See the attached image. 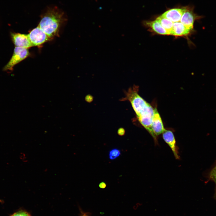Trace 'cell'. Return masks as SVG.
<instances>
[{
	"instance_id": "cell-10",
	"label": "cell",
	"mask_w": 216,
	"mask_h": 216,
	"mask_svg": "<svg viewBox=\"0 0 216 216\" xmlns=\"http://www.w3.org/2000/svg\"><path fill=\"white\" fill-rule=\"evenodd\" d=\"M193 32L179 21L173 22L170 34L176 36H186Z\"/></svg>"
},
{
	"instance_id": "cell-18",
	"label": "cell",
	"mask_w": 216,
	"mask_h": 216,
	"mask_svg": "<svg viewBox=\"0 0 216 216\" xmlns=\"http://www.w3.org/2000/svg\"><path fill=\"white\" fill-rule=\"evenodd\" d=\"M92 99V98L91 96L89 95L87 96L86 97V101L88 102L91 101Z\"/></svg>"
},
{
	"instance_id": "cell-7",
	"label": "cell",
	"mask_w": 216,
	"mask_h": 216,
	"mask_svg": "<svg viewBox=\"0 0 216 216\" xmlns=\"http://www.w3.org/2000/svg\"><path fill=\"white\" fill-rule=\"evenodd\" d=\"M10 37L16 46L28 49L33 46L29 40L28 34L11 32Z\"/></svg>"
},
{
	"instance_id": "cell-13",
	"label": "cell",
	"mask_w": 216,
	"mask_h": 216,
	"mask_svg": "<svg viewBox=\"0 0 216 216\" xmlns=\"http://www.w3.org/2000/svg\"><path fill=\"white\" fill-rule=\"evenodd\" d=\"M120 151L119 150L114 148L110 151L109 153V157L110 159L114 160L120 155Z\"/></svg>"
},
{
	"instance_id": "cell-4",
	"label": "cell",
	"mask_w": 216,
	"mask_h": 216,
	"mask_svg": "<svg viewBox=\"0 0 216 216\" xmlns=\"http://www.w3.org/2000/svg\"><path fill=\"white\" fill-rule=\"evenodd\" d=\"M28 35L33 46H40L52 39L38 26L30 31Z\"/></svg>"
},
{
	"instance_id": "cell-17",
	"label": "cell",
	"mask_w": 216,
	"mask_h": 216,
	"mask_svg": "<svg viewBox=\"0 0 216 216\" xmlns=\"http://www.w3.org/2000/svg\"><path fill=\"white\" fill-rule=\"evenodd\" d=\"M99 186L100 188L104 189L106 187V184L105 182H102L99 184Z\"/></svg>"
},
{
	"instance_id": "cell-14",
	"label": "cell",
	"mask_w": 216,
	"mask_h": 216,
	"mask_svg": "<svg viewBox=\"0 0 216 216\" xmlns=\"http://www.w3.org/2000/svg\"><path fill=\"white\" fill-rule=\"evenodd\" d=\"M209 177L210 179L216 184V165L210 172Z\"/></svg>"
},
{
	"instance_id": "cell-9",
	"label": "cell",
	"mask_w": 216,
	"mask_h": 216,
	"mask_svg": "<svg viewBox=\"0 0 216 216\" xmlns=\"http://www.w3.org/2000/svg\"><path fill=\"white\" fill-rule=\"evenodd\" d=\"M185 7L182 8H174L168 10L161 16L173 22H179L185 10Z\"/></svg>"
},
{
	"instance_id": "cell-20",
	"label": "cell",
	"mask_w": 216,
	"mask_h": 216,
	"mask_svg": "<svg viewBox=\"0 0 216 216\" xmlns=\"http://www.w3.org/2000/svg\"><path fill=\"white\" fill-rule=\"evenodd\" d=\"M214 196H215V197L216 198V189L215 191V193Z\"/></svg>"
},
{
	"instance_id": "cell-8",
	"label": "cell",
	"mask_w": 216,
	"mask_h": 216,
	"mask_svg": "<svg viewBox=\"0 0 216 216\" xmlns=\"http://www.w3.org/2000/svg\"><path fill=\"white\" fill-rule=\"evenodd\" d=\"M162 137L171 149L175 158L179 159L178 149L176 145V140L171 130H165L162 133Z\"/></svg>"
},
{
	"instance_id": "cell-19",
	"label": "cell",
	"mask_w": 216,
	"mask_h": 216,
	"mask_svg": "<svg viewBox=\"0 0 216 216\" xmlns=\"http://www.w3.org/2000/svg\"><path fill=\"white\" fill-rule=\"evenodd\" d=\"M80 216H90L89 214L87 212H81Z\"/></svg>"
},
{
	"instance_id": "cell-6",
	"label": "cell",
	"mask_w": 216,
	"mask_h": 216,
	"mask_svg": "<svg viewBox=\"0 0 216 216\" xmlns=\"http://www.w3.org/2000/svg\"><path fill=\"white\" fill-rule=\"evenodd\" d=\"M152 129L154 136V140L158 144L157 137L165 130L160 115L157 109H154V114L152 124Z\"/></svg>"
},
{
	"instance_id": "cell-1",
	"label": "cell",
	"mask_w": 216,
	"mask_h": 216,
	"mask_svg": "<svg viewBox=\"0 0 216 216\" xmlns=\"http://www.w3.org/2000/svg\"><path fill=\"white\" fill-rule=\"evenodd\" d=\"M138 89L135 86L130 88L123 99L129 101L140 122L149 131L151 129L154 109L138 94Z\"/></svg>"
},
{
	"instance_id": "cell-3",
	"label": "cell",
	"mask_w": 216,
	"mask_h": 216,
	"mask_svg": "<svg viewBox=\"0 0 216 216\" xmlns=\"http://www.w3.org/2000/svg\"><path fill=\"white\" fill-rule=\"evenodd\" d=\"M29 54L28 49L15 46L12 57L3 70L12 71L14 66L28 57Z\"/></svg>"
},
{
	"instance_id": "cell-16",
	"label": "cell",
	"mask_w": 216,
	"mask_h": 216,
	"mask_svg": "<svg viewBox=\"0 0 216 216\" xmlns=\"http://www.w3.org/2000/svg\"><path fill=\"white\" fill-rule=\"evenodd\" d=\"M125 133V130L123 128H119L118 131V134L120 136L123 135Z\"/></svg>"
},
{
	"instance_id": "cell-5",
	"label": "cell",
	"mask_w": 216,
	"mask_h": 216,
	"mask_svg": "<svg viewBox=\"0 0 216 216\" xmlns=\"http://www.w3.org/2000/svg\"><path fill=\"white\" fill-rule=\"evenodd\" d=\"M204 17L199 16L194 12V7H185V10L183 13L180 21L189 29L194 31V26L195 21Z\"/></svg>"
},
{
	"instance_id": "cell-12",
	"label": "cell",
	"mask_w": 216,
	"mask_h": 216,
	"mask_svg": "<svg viewBox=\"0 0 216 216\" xmlns=\"http://www.w3.org/2000/svg\"><path fill=\"white\" fill-rule=\"evenodd\" d=\"M156 20L160 23L162 26L169 32L170 34L173 22L161 15L158 16Z\"/></svg>"
},
{
	"instance_id": "cell-15",
	"label": "cell",
	"mask_w": 216,
	"mask_h": 216,
	"mask_svg": "<svg viewBox=\"0 0 216 216\" xmlns=\"http://www.w3.org/2000/svg\"><path fill=\"white\" fill-rule=\"evenodd\" d=\"M11 216H31V215L26 212L21 211L14 213Z\"/></svg>"
},
{
	"instance_id": "cell-2",
	"label": "cell",
	"mask_w": 216,
	"mask_h": 216,
	"mask_svg": "<svg viewBox=\"0 0 216 216\" xmlns=\"http://www.w3.org/2000/svg\"><path fill=\"white\" fill-rule=\"evenodd\" d=\"M64 15L57 7H49L41 16L38 26L52 39L58 36L60 27L65 20Z\"/></svg>"
},
{
	"instance_id": "cell-11",
	"label": "cell",
	"mask_w": 216,
	"mask_h": 216,
	"mask_svg": "<svg viewBox=\"0 0 216 216\" xmlns=\"http://www.w3.org/2000/svg\"><path fill=\"white\" fill-rule=\"evenodd\" d=\"M143 24L150 28L152 30L158 34L161 35H169V33L156 20L152 21H145Z\"/></svg>"
}]
</instances>
